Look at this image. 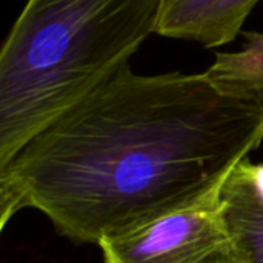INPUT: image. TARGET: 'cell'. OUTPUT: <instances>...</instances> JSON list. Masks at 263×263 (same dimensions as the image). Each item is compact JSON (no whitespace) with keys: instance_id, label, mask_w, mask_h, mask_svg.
I'll return each instance as SVG.
<instances>
[{"instance_id":"6da1fadb","label":"cell","mask_w":263,"mask_h":263,"mask_svg":"<svg viewBox=\"0 0 263 263\" xmlns=\"http://www.w3.org/2000/svg\"><path fill=\"white\" fill-rule=\"evenodd\" d=\"M262 142V106L205 72L128 63L0 168V228L32 208L99 245L217 196Z\"/></svg>"},{"instance_id":"7a4b0ae2","label":"cell","mask_w":263,"mask_h":263,"mask_svg":"<svg viewBox=\"0 0 263 263\" xmlns=\"http://www.w3.org/2000/svg\"><path fill=\"white\" fill-rule=\"evenodd\" d=\"M162 0H28L0 52V168L156 32Z\"/></svg>"},{"instance_id":"3957f363","label":"cell","mask_w":263,"mask_h":263,"mask_svg":"<svg viewBox=\"0 0 263 263\" xmlns=\"http://www.w3.org/2000/svg\"><path fill=\"white\" fill-rule=\"evenodd\" d=\"M105 263H248L220 193L99 243Z\"/></svg>"},{"instance_id":"277c9868","label":"cell","mask_w":263,"mask_h":263,"mask_svg":"<svg viewBox=\"0 0 263 263\" xmlns=\"http://www.w3.org/2000/svg\"><path fill=\"white\" fill-rule=\"evenodd\" d=\"M260 0H162L156 34L219 48L231 43Z\"/></svg>"},{"instance_id":"5b68a950","label":"cell","mask_w":263,"mask_h":263,"mask_svg":"<svg viewBox=\"0 0 263 263\" xmlns=\"http://www.w3.org/2000/svg\"><path fill=\"white\" fill-rule=\"evenodd\" d=\"M220 200L248 263H263V165L240 162L223 183Z\"/></svg>"},{"instance_id":"8992f818","label":"cell","mask_w":263,"mask_h":263,"mask_svg":"<svg viewBox=\"0 0 263 263\" xmlns=\"http://www.w3.org/2000/svg\"><path fill=\"white\" fill-rule=\"evenodd\" d=\"M242 35V49L216 52L205 74L220 91L263 108V32L243 31Z\"/></svg>"}]
</instances>
